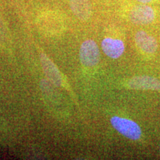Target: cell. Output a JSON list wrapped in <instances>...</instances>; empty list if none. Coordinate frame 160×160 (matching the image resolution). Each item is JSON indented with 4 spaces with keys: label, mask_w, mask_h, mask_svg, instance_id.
Masks as SVG:
<instances>
[{
    "label": "cell",
    "mask_w": 160,
    "mask_h": 160,
    "mask_svg": "<svg viewBox=\"0 0 160 160\" xmlns=\"http://www.w3.org/2000/svg\"><path fill=\"white\" fill-rule=\"evenodd\" d=\"M136 1L139 2L140 3H142V4H147L151 2V0H136Z\"/></svg>",
    "instance_id": "cell-9"
},
{
    "label": "cell",
    "mask_w": 160,
    "mask_h": 160,
    "mask_svg": "<svg viewBox=\"0 0 160 160\" xmlns=\"http://www.w3.org/2000/svg\"><path fill=\"white\" fill-rule=\"evenodd\" d=\"M70 7L72 12L80 20L86 21L91 16V6L88 0H71Z\"/></svg>",
    "instance_id": "cell-8"
},
{
    "label": "cell",
    "mask_w": 160,
    "mask_h": 160,
    "mask_svg": "<svg viewBox=\"0 0 160 160\" xmlns=\"http://www.w3.org/2000/svg\"><path fill=\"white\" fill-rule=\"evenodd\" d=\"M102 48L108 57L118 59L125 51V45L122 40L108 37L102 42Z\"/></svg>",
    "instance_id": "cell-7"
},
{
    "label": "cell",
    "mask_w": 160,
    "mask_h": 160,
    "mask_svg": "<svg viewBox=\"0 0 160 160\" xmlns=\"http://www.w3.org/2000/svg\"><path fill=\"white\" fill-rule=\"evenodd\" d=\"M79 59L85 67H94L99 62V49L93 40L88 39L82 44L79 50Z\"/></svg>",
    "instance_id": "cell-2"
},
{
    "label": "cell",
    "mask_w": 160,
    "mask_h": 160,
    "mask_svg": "<svg viewBox=\"0 0 160 160\" xmlns=\"http://www.w3.org/2000/svg\"><path fill=\"white\" fill-rule=\"evenodd\" d=\"M111 123L114 129L128 139L138 140L141 137V128L133 120L119 117H113L111 119Z\"/></svg>",
    "instance_id": "cell-1"
},
{
    "label": "cell",
    "mask_w": 160,
    "mask_h": 160,
    "mask_svg": "<svg viewBox=\"0 0 160 160\" xmlns=\"http://www.w3.org/2000/svg\"><path fill=\"white\" fill-rule=\"evenodd\" d=\"M130 20L136 25H148L155 19V12L151 7L143 5H136L129 14Z\"/></svg>",
    "instance_id": "cell-4"
},
{
    "label": "cell",
    "mask_w": 160,
    "mask_h": 160,
    "mask_svg": "<svg viewBox=\"0 0 160 160\" xmlns=\"http://www.w3.org/2000/svg\"><path fill=\"white\" fill-rule=\"evenodd\" d=\"M127 85L129 88L133 90L160 91V80L150 76H138L131 78Z\"/></svg>",
    "instance_id": "cell-5"
},
{
    "label": "cell",
    "mask_w": 160,
    "mask_h": 160,
    "mask_svg": "<svg viewBox=\"0 0 160 160\" xmlns=\"http://www.w3.org/2000/svg\"><path fill=\"white\" fill-rule=\"evenodd\" d=\"M135 42L141 51L148 54L154 53L158 48L155 38L144 31H139L136 33Z\"/></svg>",
    "instance_id": "cell-6"
},
{
    "label": "cell",
    "mask_w": 160,
    "mask_h": 160,
    "mask_svg": "<svg viewBox=\"0 0 160 160\" xmlns=\"http://www.w3.org/2000/svg\"><path fill=\"white\" fill-rule=\"evenodd\" d=\"M39 59L43 73L47 80L56 87L62 85V77L57 65L45 53H41Z\"/></svg>",
    "instance_id": "cell-3"
}]
</instances>
